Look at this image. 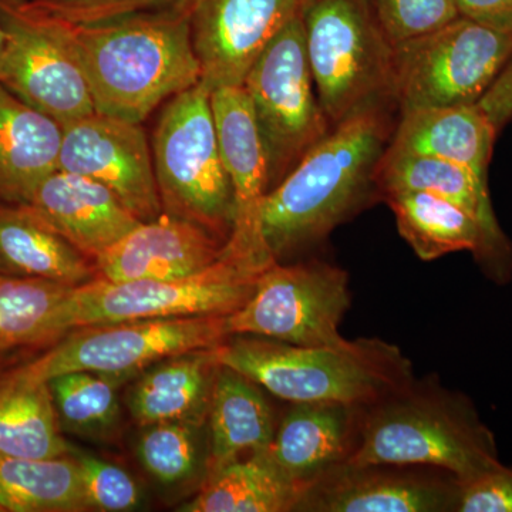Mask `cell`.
<instances>
[{
	"label": "cell",
	"instance_id": "1",
	"mask_svg": "<svg viewBox=\"0 0 512 512\" xmlns=\"http://www.w3.org/2000/svg\"><path fill=\"white\" fill-rule=\"evenodd\" d=\"M190 6L99 23H72L52 15L97 113L143 124L158 107L201 83Z\"/></svg>",
	"mask_w": 512,
	"mask_h": 512
},
{
	"label": "cell",
	"instance_id": "2",
	"mask_svg": "<svg viewBox=\"0 0 512 512\" xmlns=\"http://www.w3.org/2000/svg\"><path fill=\"white\" fill-rule=\"evenodd\" d=\"M380 107L353 114L330 130L284 180L265 195L261 239L275 261L328 237L362 207L376 187L386 151Z\"/></svg>",
	"mask_w": 512,
	"mask_h": 512
},
{
	"label": "cell",
	"instance_id": "3",
	"mask_svg": "<svg viewBox=\"0 0 512 512\" xmlns=\"http://www.w3.org/2000/svg\"><path fill=\"white\" fill-rule=\"evenodd\" d=\"M346 463L436 468L461 484L501 466L497 443L466 394L416 380L359 409Z\"/></svg>",
	"mask_w": 512,
	"mask_h": 512
},
{
	"label": "cell",
	"instance_id": "4",
	"mask_svg": "<svg viewBox=\"0 0 512 512\" xmlns=\"http://www.w3.org/2000/svg\"><path fill=\"white\" fill-rule=\"evenodd\" d=\"M221 365L289 403L365 407L414 379L409 357L377 338L340 348H305L255 336H231L215 349Z\"/></svg>",
	"mask_w": 512,
	"mask_h": 512
},
{
	"label": "cell",
	"instance_id": "5",
	"mask_svg": "<svg viewBox=\"0 0 512 512\" xmlns=\"http://www.w3.org/2000/svg\"><path fill=\"white\" fill-rule=\"evenodd\" d=\"M275 262V261H274ZM272 262L229 251L197 274L163 281L110 282L96 278L74 286L57 315L56 340L69 330L124 320L229 316L251 298Z\"/></svg>",
	"mask_w": 512,
	"mask_h": 512
},
{
	"label": "cell",
	"instance_id": "6",
	"mask_svg": "<svg viewBox=\"0 0 512 512\" xmlns=\"http://www.w3.org/2000/svg\"><path fill=\"white\" fill-rule=\"evenodd\" d=\"M151 151L164 212L197 222L228 241L235 197L222 160L211 92L197 84L168 100Z\"/></svg>",
	"mask_w": 512,
	"mask_h": 512
},
{
	"label": "cell",
	"instance_id": "7",
	"mask_svg": "<svg viewBox=\"0 0 512 512\" xmlns=\"http://www.w3.org/2000/svg\"><path fill=\"white\" fill-rule=\"evenodd\" d=\"M306 53L330 126L392 99L393 46L367 0H303Z\"/></svg>",
	"mask_w": 512,
	"mask_h": 512
},
{
	"label": "cell",
	"instance_id": "8",
	"mask_svg": "<svg viewBox=\"0 0 512 512\" xmlns=\"http://www.w3.org/2000/svg\"><path fill=\"white\" fill-rule=\"evenodd\" d=\"M512 52V33L458 16L393 46L392 99L403 113L477 104Z\"/></svg>",
	"mask_w": 512,
	"mask_h": 512
},
{
	"label": "cell",
	"instance_id": "9",
	"mask_svg": "<svg viewBox=\"0 0 512 512\" xmlns=\"http://www.w3.org/2000/svg\"><path fill=\"white\" fill-rule=\"evenodd\" d=\"M242 86L264 143L272 190L332 130L315 92L301 12L265 47Z\"/></svg>",
	"mask_w": 512,
	"mask_h": 512
},
{
	"label": "cell",
	"instance_id": "10",
	"mask_svg": "<svg viewBox=\"0 0 512 512\" xmlns=\"http://www.w3.org/2000/svg\"><path fill=\"white\" fill-rule=\"evenodd\" d=\"M229 338L227 316L101 323L69 330L20 366L45 382L82 370L133 377L167 357L215 349Z\"/></svg>",
	"mask_w": 512,
	"mask_h": 512
},
{
	"label": "cell",
	"instance_id": "11",
	"mask_svg": "<svg viewBox=\"0 0 512 512\" xmlns=\"http://www.w3.org/2000/svg\"><path fill=\"white\" fill-rule=\"evenodd\" d=\"M348 272L322 261L298 265L272 262L255 292L227 316L229 336H255L305 348H340L339 332L349 311Z\"/></svg>",
	"mask_w": 512,
	"mask_h": 512
},
{
	"label": "cell",
	"instance_id": "12",
	"mask_svg": "<svg viewBox=\"0 0 512 512\" xmlns=\"http://www.w3.org/2000/svg\"><path fill=\"white\" fill-rule=\"evenodd\" d=\"M0 83L60 126L96 113L82 70L52 15L32 0H0Z\"/></svg>",
	"mask_w": 512,
	"mask_h": 512
},
{
	"label": "cell",
	"instance_id": "13",
	"mask_svg": "<svg viewBox=\"0 0 512 512\" xmlns=\"http://www.w3.org/2000/svg\"><path fill=\"white\" fill-rule=\"evenodd\" d=\"M62 128L57 170L106 185L140 221L163 214L153 151L141 124L96 111Z\"/></svg>",
	"mask_w": 512,
	"mask_h": 512
},
{
	"label": "cell",
	"instance_id": "14",
	"mask_svg": "<svg viewBox=\"0 0 512 512\" xmlns=\"http://www.w3.org/2000/svg\"><path fill=\"white\" fill-rule=\"evenodd\" d=\"M460 491L436 468L343 463L309 485L296 511L457 512Z\"/></svg>",
	"mask_w": 512,
	"mask_h": 512
},
{
	"label": "cell",
	"instance_id": "15",
	"mask_svg": "<svg viewBox=\"0 0 512 512\" xmlns=\"http://www.w3.org/2000/svg\"><path fill=\"white\" fill-rule=\"evenodd\" d=\"M303 0H191L192 46L208 92L242 86L252 64Z\"/></svg>",
	"mask_w": 512,
	"mask_h": 512
},
{
	"label": "cell",
	"instance_id": "16",
	"mask_svg": "<svg viewBox=\"0 0 512 512\" xmlns=\"http://www.w3.org/2000/svg\"><path fill=\"white\" fill-rule=\"evenodd\" d=\"M222 160L235 197V221L227 248L247 258L272 262L261 239V208L269 191L268 160L244 86L211 92Z\"/></svg>",
	"mask_w": 512,
	"mask_h": 512
},
{
	"label": "cell",
	"instance_id": "17",
	"mask_svg": "<svg viewBox=\"0 0 512 512\" xmlns=\"http://www.w3.org/2000/svg\"><path fill=\"white\" fill-rule=\"evenodd\" d=\"M227 241L197 222L163 212L94 259L97 278L110 282L183 278L217 262Z\"/></svg>",
	"mask_w": 512,
	"mask_h": 512
},
{
	"label": "cell",
	"instance_id": "18",
	"mask_svg": "<svg viewBox=\"0 0 512 512\" xmlns=\"http://www.w3.org/2000/svg\"><path fill=\"white\" fill-rule=\"evenodd\" d=\"M375 181L382 195L394 191L433 192L473 215L483 228L490 251L487 278L500 285L511 281L512 242L495 217L487 177L466 165L387 147L377 165Z\"/></svg>",
	"mask_w": 512,
	"mask_h": 512
},
{
	"label": "cell",
	"instance_id": "19",
	"mask_svg": "<svg viewBox=\"0 0 512 512\" xmlns=\"http://www.w3.org/2000/svg\"><path fill=\"white\" fill-rule=\"evenodd\" d=\"M26 205L92 261L141 222L106 185L63 170L43 178Z\"/></svg>",
	"mask_w": 512,
	"mask_h": 512
},
{
	"label": "cell",
	"instance_id": "20",
	"mask_svg": "<svg viewBox=\"0 0 512 512\" xmlns=\"http://www.w3.org/2000/svg\"><path fill=\"white\" fill-rule=\"evenodd\" d=\"M266 453L293 483L309 485L346 463L355 446L360 407L291 403Z\"/></svg>",
	"mask_w": 512,
	"mask_h": 512
},
{
	"label": "cell",
	"instance_id": "21",
	"mask_svg": "<svg viewBox=\"0 0 512 512\" xmlns=\"http://www.w3.org/2000/svg\"><path fill=\"white\" fill-rule=\"evenodd\" d=\"M62 131L0 83V204H26L57 170Z\"/></svg>",
	"mask_w": 512,
	"mask_h": 512
},
{
	"label": "cell",
	"instance_id": "22",
	"mask_svg": "<svg viewBox=\"0 0 512 512\" xmlns=\"http://www.w3.org/2000/svg\"><path fill=\"white\" fill-rule=\"evenodd\" d=\"M0 274L72 286L97 278L94 261L26 204H0Z\"/></svg>",
	"mask_w": 512,
	"mask_h": 512
},
{
	"label": "cell",
	"instance_id": "23",
	"mask_svg": "<svg viewBox=\"0 0 512 512\" xmlns=\"http://www.w3.org/2000/svg\"><path fill=\"white\" fill-rule=\"evenodd\" d=\"M215 349L181 353L148 367L128 396L133 419L141 427L164 421L202 424L221 366Z\"/></svg>",
	"mask_w": 512,
	"mask_h": 512
},
{
	"label": "cell",
	"instance_id": "24",
	"mask_svg": "<svg viewBox=\"0 0 512 512\" xmlns=\"http://www.w3.org/2000/svg\"><path fill=\"white\" fill-rule=\"evenodd\" d=\"M497 127L478 104L402 114L389 148L466 165L487 177Z\"/></svg>",
	"mask_w": 512,
	"mask_h": 512
},
{
	"label": "cell",
	"instance_id": "25",
	"mask_svg": "<svg viewBox=\"0 0 512 512\" xmlns=\"http://www.w3.org/2000/svg\"><path fill=\"white\" fill-rule=\"evenodd\" d=\"M211 470L268 450L276 430L274 412L261 386L221 365L208 406Z\"/></svg>",
	"mask_w": 512,
	"mask_h": 512
},
{
	"label": "cell",
	"instance_id": "26",
	"mask_svg": "<svg viewBox=\"0 0 512 512\" xmlns=\"http://www.w3.org/2000/svg\"><path fill=\"white\" fill-rule=\"evenodd\" d=\"M397 229L421 261L470 251L487 275L490 251L476 218L457 204L427 191H394L383 195Z\"/></svg>",
	"mask_w": 512,
	"mask_h": 512
},
{
	"label": "cell",
	"instance_id": "27",
	"mask_svg": "<svg viewBox=\"0 0 512 512\" xmlns=\"http://www.w3.org/2000/svg\"><path fill=\"white\" fill-rule=\"evenodd\" d=\"M73 450L64 440L49 382L20 365L0 369V456L56 458Z\"/></svg>",
	"mask_w": 512,
	"mask_h": 512
},
{
	"label": "cell",
	"instance_id": "28",
	"mask_svg": "<svg viewBox=\"0 0 512 512\" xmlns=\"http://www.w3.org/2000/svg\"><path fill=\"white\" fill-rule=\"evenodd\" d=\"M305 491L275 466L266 451H259L211 470L200 493L180 511H296Z\"/></svg>",
	"mask_w": 512,
	"mask_h": 512
},
{
	"label": "cell",
	"instance_id": "29",
	"mask_svg": "<svg viewBox=\"0 0 512 512\" xmlns=\"http://www.w3.org/2000/svg\"><path fill=\"white\" fill-rule=\"evenodd\" d=\"M0 510L89 511L73 453L56 458L0 456Z\"/></svg>",
	"mask_w": 512,
	"mask_h": 512
},
{
	"label": "cell",
	"instance_id": "30",
	"mask_svg": "<svg viewBox=\"0 0 512 512\" xmlns=\"http://www.w3.org/2000/svg\"><path fill=\"white\" fill-rule=\"evenodd\" d=\"M74 286L0 274V359L56 342L57 315Z\"/></svg>",
	"mask_w": 512,
	"mask_h": 512
},
{
	"label": "cell",
	"instance_id": "31",
	"mask_svg": "<svg viewBox=\"0 0 512 512\" xmlns=\"http://www.w3.org/2000/svg\"><path fill=\"white\" fill-rule=\"evenodd\" d=\"M127 376L97 372H69L49 380L62 429L101 434L120 419V384Z\"/></svg>",
	"mask_w": 512,
	"mask_h": 512
},
{
	"label": "cell",
	"instance_id": "32",
	"mask_svg": "<svg viewBox=\"0 0 512 512\" xmlns=\"http://www.w3.org/2000/svg\"><path fill=\"white\" fill-rule=\"evenodd\" d=\"M200 426L191 421H164L144 427L137 456L147 473L163 484L190 478L200 463Z\"/></svg>",
	"mask_w": 512,
	"mask_h": 512
},
{
	"label": "cell",
	"instance_id": "33",
	"mask_svg": "<svg viewBox=\"0 0 512 512\" xmlns=\"http://www.w3.org/2000/svg\"><path fill=\"white\" fill-rule=\"evenodd\" d=\"M390 45L426 35L453 22L456 0H367Z\"/></svg>",
	"mask_w": 512,
	"mask_h": 512
},
{
	"label": "cell",
	"instance_id": "34",
	"mask_svg": "<svg viewBox=\"0 0 512 512\" xmlns=\"http://www.w3.org/2000/svg\"><path fill=\"white\" fill-rule=\"evenodd\" d=\"M82 478L89 510L123 512L138 507L141 491L127 470L93 456L73 450Z\"/></svg>",
	"mask_w": 512,
	"mask_h": 512
},
{
	"label": "cell",
	"instance_id": "35",
	"mask_svg": "<svg viewBox=\"0 0 512 512\" xmlns=\"http://www.w3.org/2000/svg\"><path fill=\"white\" fill-rule=\"evenodd\" d=\"M50 15L72 23H99L136 13L185 8L191 0H32Z\"/></svg>",
	"mask_w": 512,
	"mask_h": 512
},
{
	"label": "cell",
	"instance_id": "36",
	"mask_svg": "<svg viewBox=\"0 0 512 512\" xmlns=\"http://www.w3.org/2000/svg\"><path fill=\"white\" fill-rule=\"evenodd\" d=\"M457 512H512V466L461 484Z\"/></svg>",
	"mask_w": 512,
	"mask_h": 512
},
{
	"label": "cell",
	"instance_id": "37",
	"mask_svg": "<svg viewBox=\"0 0 512 512\" xmlns=\"http://www.w3.org/2000/svg\"><path fill=\"white\" fill-rule=\"evenodd\" d=\"M477 104L498 131L512 119V52L495 82Z\"/></svg>",
	"mask_w": 512,
	"mask_h": 512
},
{
	"label": "cell",
	"instance_id": "38",
	"mask_svg": "<svg viewBox=\"0 0 512 512\" xmlns=\"http://www.w3.org/2000/svg\"><path fill=\"white\" fill-rule=\"evenodd\" d=\"M460 16L512 33V0H456Z\"/></svg>",
	"mask_w": 512,
	"mask_h": 512
},
{
	"label": "cell",
	"instance_id": "39",
	"mask_svg": "<svg viewBox=\"0 0 512 512\" xmlns=\"http://www.w3.org/2000/svg\"><path fill=\"white\" fill-rule=\"evenodd\" d=\"M2 46H3V30L0 28V53H2Z\"/></svg>",
	"mask_w": 512,
	"mask_h": 512
},
{
	"label": "cell",
	"instance_id": "40",
	"mask_svg": "<svg viewBox=\"0 0 512 512\" xmlns=\"http://www.w3.org/2000/svg\"><path fill=\"white\" fill-rule=\"evenodd\" d=\"M0 512H2V510H0Z\"/></svg>",
	"mask_w": 512,
	"mask_h": 512
}]
</instances>
